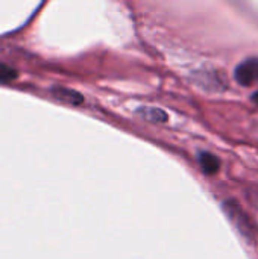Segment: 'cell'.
Segmentation results:
<instances>
[{
  "mask_svg": "<svg viewBox=\"0 0 258 259\" xmlns=\"http://www.w3.org/2000/svg\"><path fill=\"white\" fill-rule=\"evenodd\" d=\"M224 209L230 215V219L233 220V223L237 226V229L245 237H248L249 240H252L254 228H252V223L248 220V215L242 211V208L237 203H234L233 200H228V202L224 203Z\"/></svg>",
  "mask_w": 258,
  "mask_h": 259,
  "instance_id": "cell-1",
  "label": "cell"
},
{
  "mask_svg": "<svg viewBox=\"0 0 258 259\" xmlns=\"http://www.w3.org/2000/svg\"><path fill=\"white\" fill-rule=\"evenodd\" d=\"M236 80L242 87H251L258 82V58H248L236 68Z\"/></svg>",
  "mask_w": 258,
  "mask_h": 259,
  "instance_id": "cell-2",
  "label": "cell"
},
{
  "mask_svg": "<svg viewBox=\"0 0 258 259\" xmlns=\"http://www.w3.org/2000/svg\"><path fill=\"white\" fill-rule=\"evenodd\" d=\"M199 164H201L204 173H207V175H214L220 168V161L217 159V156H214L208 152H204L199 155Z\"/></svg>",
  "mask_w": 258,
  "mask_h": 259,
  "instance_id": "cell-3",
  "label": "cell"
},
{
  "mask_svg": "<svg viewBox=\"0 0 258 259\" xmlns=\"http://www.w3.org/2000/svg\"><path fill=\"white\" fill-rule=\"evenodd\" d=\"M52 93L58 100H62V102H67L71 105H81L84 100L79 93H76L73 90H67V88H53Z\"/></svg>",
  "mask_w": 258,
  "mask_h": 259,
  "instance_id": "cell-4",
  "label": "cell"
},
{
  "mask_svg": "<svg viewBox=\"0 0 258 259\" xmlns=\"http://www.w3.org/2000/svg\"><path fill=\"white\" fill-rule=\"evenodd\" d=\"M138 114L143 118H146L149 121H154V123H164V121H167V114L163 109H158V108H140Z\"/></svg>",
  "mask_w": 258,
  "mask_h": 259,
  "instance_id": "cell-5",
  "label": "cell"
},
{
  "mask_svg": "<svg viewBox=\"0 0 258 259\" xmlns=\"http://www.w3.org/2000/svg\"><path fill=\"white\" fill-rule=\"evenodd\" d=\"M17 77V71L5 64H0V80H12Z\"/></svg>",
  "mask_w": 258,
  "mask_h": 259,
  "instance_id": "cell-6",
  "label": "cell"
},
{
  "mask_svg": "<svg viewBox=\"0 0 258 259\" xmlns=\"http://www.w3.org/2000/svg\"><path fill=\"white\" fill-rule=\"evenodd\" d=\"M252 100H254V103H257L258 105V91L257 93H254V96H252Z\"/></svg>",
  "mask_w": 258,
  "mask_h": 259,
  "instance_id": "cell-7",
  "label": "cell"
}]
</instances>
